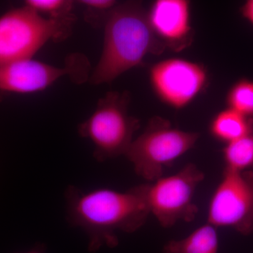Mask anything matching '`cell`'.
Returning <instances> with one entry per match:
<instances>
[{"label":"cell","instance_id":"ba28073f","mask_svg":"<svg viewBox=\"0 0 253 253\" xmlns=\"http://www.w3.org/2000/svg\"><path fill=\"white\" fill-rule=\"evenodd\" d=\"M89 61L82 54H73L63 67L27 59L0 66V90L16 94H33L44 90L60 78L69 76L83 83L89 79Z\"/></svg>","mask_w":253,"mask_h":253},{"label":"cell","instance_id":"2e32d148","mask_svg":"<svg viewBox=\"0 0 253 253\" xmlns=\"http://www.w3.org/2000/svg\"><path fill=\"white\" fill-rule=\"evenodd\" d=\"M78 2L85 9L86 21L94 26H104L108 14L118 4L114 0H81Z\"/></svg>","mask_w":253,"mask_h":253},{"label":"cell","instance_id":"277c9868","mask_svg":"<svg viewBox=\"0 0 253 253\" xmlns=\"http://www.w3.org/2000/svg\"><path fill=\"white\" fill-rule=\"evenodd\" d=\"M75 16L62 20L46 18L26 6L0 16V66L27 59L50 41L71 35Z\"/></svg>","mask_w":253,"mask_h":253},{"label":"cell","instance_id":"6da1fadb","mask_svg":"<svg viewBox=\"0 0 253 253\" xmlns=\"http://www.w3.org/2000/svg\"><path fill=\"white\" fill-rule=\"evenodd\" d=\"M148 186L139 184L126 191L106 188L83 191L68 186L65 194L68 221L85 232L89 252L116 247V231L131 234L144 225L151 214Z\"/></svg>","mask_w":253,"mask_h":253},{"label":"cell","instance_id":"7a4b0ae2","mask_svg":"<svg viewBox=\"0 0 253 253\" xmlns=\"http://www.w3.org/2000/svg\"><path fill=\"white\" fill-rule=\"evenodd\" d=\"M104 46L97 65L89 76L95 85L112 83L123 73L141 66L149 54L166 51L150 26L147 10L140 1L118 4L104 24Z\"/></svg>","mask_w":253,"mask_h":253},{"label":"cell","instance_id":"9a60e30c","mask_svg":"<svg viewBox=\"0 0 253 253\" xmlns=\"http://www.w3.org/2000/svg\"><path fill=\"white\" fill-rule=\"evenodd\" d=\"M73 1L70 0H27L25 6L46 18L62 20L73 17Z\"/></svg>","mask_w":253,"mask_h":253},{"label":"cell","instance_id":"52a82bcc","mask_svg":"<svg viewBox=\"0 0 253 253\" xmlns=\"http://www.w3.org/2000/svg\"><path fill=\"white\" fill-rule=\"evenodd\" d=\"M208 222L244 236L253 233V172L224 168L210 201Z\"/></svg>","mask_w":253,"mask_h":253},{"label":"cell","instance_id":"3957f363","mask_svg":"<svg viewBox=\"0 0 253 253\" xmlns=\"http://www.w3.org/2000/svg\"><path fill=\"white\" fill-rule=\"evenodd\" d=\"M129 102L127 91H109L78 126L80 135L92 145L96 161L103 162L126 156L140 126L139 120L129 114Z\"/></svg>","mask_w":253,"mask_h":253},{"label":"cell","instance_id":"7c38bea8","mask_svg":"<svg viewBox=\"0 0 253 253\" xmlns=\"http://www.w3.org/2000/svg\"><path fill=\"white\" fill-rule=\"evenodd\" d=\"M253 127V119L227 108L212 118L210 131L214 139L228 144L246 135Z\"/></svg>","mask_w":253,"mask_h":253},{"label":"cell","instance_id":"5bb4252c","mask_svg":"<svg viewBox=\"0 0 253 253\" xmlns=\"http://www.w3.org/2000/svg\"><path fill=\"white\" fill-rule=\"evenodd\" d=\"M228 108L253 119V81L239 80L231 86L226 94Z\"/></svg>","mask_w":253,"mask_h":253},{"label":"cell","instance_id":"8992f818","mask_svg":"<svg viewBox=\"0 0 253 253\" xmlns=\"http://www.w3.org/2000/svg\"><path fill=\"white\" fill-rule=\"evenodd\" d=\"M204 178L196 165L188 163L176 174L161 176L149 184L150 212L163 227H172L179 221L194 220L199 212L194 202L195 191Z\"/></svg>","mask_w":253,"mask_h":253},{"label":"cell","instance_id":"9c48e42d","mask_svg":"<svg viewBox=\"0 0 253 253\" xmlns=\"http://www.w3.org/2000/svg\"><path fill=\"white\" fill-rule=\"evenodd\" d=\"M149 81L158 99L178 110L189 106L202 92L207 85L208 75L202 64L170 58L151 66Z\"/></svg>","mask_w":253,"mask_h":253},{"label":"cell","instance_id":"ac0fdd59","mask_svg":"<svg viewBox=\"0 0 253 253\" xmlns=\"http://www.w3.org/2000/svg\"><path fill=\"white\" fill-rule=\"evenodd\" d=\"M21 253H45V247L44 245L38 244L29 251Z\"/></svg>","mask_w":253,"mask_h":253},{"label":"cell","instance_id":"8fae6325","mask_svg":"<svg viewBox=\"0 0 253 253\" xmlns=\"http://www.w3.org/2000/svg\"><path fill=\"white\" fill-rule=\"evenodd\" d=\"M219 238L217 227L206 223L179 240L165 245L164 253H218Z\"/></svg>","mask_w":253,"mask_h":253},{"label":"cell","instance_id":"5b68a950","mask_svg":"<svg viewBox=\"0 0 253 253\" xmlns=\"http://www.w3.org/2000/svg\"><path fill=\"white\" fill-rule=\"evenodd\" d=\"M199 133L174 127L168 120L154 116L134 139L126 156L138 176L149 181L163 176L164 168L193 149Z\"/></svg>","mask_w":253,"mask_h":253},{"label":"cell","instance_id":"4fadbf2b","mask_svg":"<svg viewBox=\"0 0 253 253\" xmlns=\"http://www.w3.org/2000/svg\"><path fill=\"white\" fill-rule=\"evenodd\" d=\"M223 157L225 169L253 172V127L243 137L226 144Z\"/></svg>","mask_w":253,"mask_h":253},{"label":"cell","instance_id":"e0dca14e","mask_svg":"<svg viewBox=\"0 0 253 253\" xmlns=\"http://www.w3.org/2000/svg\"><path fill=\"white\" fill-rule=\"evenodd\" d=\"M241 14L253 26V0L245 2L241 8Z\"/></svg>","mask_w":253,"mask_h":253},{"label":"cell","instance_id":"30bf717a","mask_svg":"<svg viewBox=\"0 0 253 253\" xmlns=\"http://www.w3.org/2000/svg\"><path fill=\"white\" fill-rule=\"evenodd\" d=\"M191 9L188 0H156L147 10L150 26L166 49L178 52L193 42Z\"/></svg>","mask_w":253,"mask_h":253}]
</instances>
